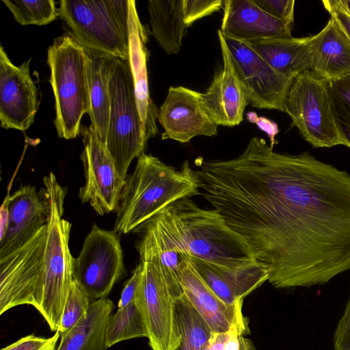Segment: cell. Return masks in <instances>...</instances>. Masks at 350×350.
I'll use <instances>...</instances> for the list:
<instances>
[{
    "mask_svg": "<svg viewBox=\"0 0 350 350\" xmlns=\"http://www.w3.org/2000/svg\"><path fill=\"white\" fill-rule=\"evenodd\" d=\"M204 198L246 241L275 288L309 287L350 269V174L309 152L252 137L228 160L198 159Z\"/></svg>",
    "mask_w": 350,
    "mask_h": 350,
    "instance_id": "cell-1",
    "label": "cell"
},
{
    "mask_svg": "<svg viewBox=\"0 0 350 350\" xmlns=\"http://www.w3.org/2000/svg\"><path fill=\"white\" fill-rule=\"evenodd\" d=\"M199 189L198 175L187 161L177 170L144 152L125 179L113 230L121 234L136 230L172 203L200 194Z\"/></svg>",
    "mask_w": 350,
    "mask_h": 350,
    "instance_id": "cell-2",
    "label": "cell"
},
{
    "mask_svg": "<svg viewBox=\"0 0 350 350\" xmlns=\"http://www.w3.org/2000/svg\"><path fill=\"white\" fill-rule=\"evenodd\" d=\"M161 212L187 256L228 267L257 262L244 239L217 210L201 208L184 198Z\"/></svg>",
    "mask_w": 350,
    "mask_h": 350,
    "instance_id": "cell-3",
    "label": "cell"
},
{
    "mask_svg": "<svg viewBox=\"0 0 350 350\" xmlns=\"http://www.w3.org/2000/svg\"><path fill=\"white\" fill-rule=\"evenodd\" d=\"M40 193L48 206L46 237L43 258L41 291L37 310L53 332L58 330L73 281L74 257L68 241L71 224L62 218L66 189L50 172L43 178Z\"/></svg>",
    "mask_w": 350,
    "mask_h": 350,
    "instance_id": "cell-4",
    "label": "cell"
},
{
    "mask_svg": "<svg viewBox=\"0 0 350 350\" xmlns=\"http://www.w3.org/2000/svg\"><path fill=\"white\" fill-rule=\"evenodd\" d=\"M88 59L85 48L71 35L57 37L48 49L55 106L54 124L60 138L77 137L81 133L83 116L89 114Z\"/></svg>",
    "mask_w": 350,
    "mask_h": 350,
    "instance_id": "cell-5",
    "label": "cell"
},
{
    "mask_svg": "<svg viewBox=\"0 0 350 350\" xmlns=\"http://www.w3.org/2000/svg\"><path fill=\"white\" fill-rule=\"evenodd\" d=\"M130 0H61L59 14L85 49L129 60Z\"/></svg>",
    "mask_w": 350,
    "mask_h": 350,
    "instance_id": "cell-6",
    "label": "cell"
},
{
    "mask_svg": "<svg viewBox=\"0 0 350 350\" xmlns=\"http://www.w3.org/2000/svg\"><path fill=\"white\" fill-rule=\"evenodd\" d=\"M110 112L105 147L124 179L147 146L129 60L115 57L109 80Z\"/></svg>",
    "mask_w": 350,
    "mask_h": 350,
    "instance_id": "cell-7",
    "label": "cell"
},
{
    "mask_svg": "<svg viewBox=\"0 0 350 350\" xmlns=\"http://www.w3.org/2000/svg\"><path fill=\"white\" fill-rule=\"evenodd\" d=\"M284 112L314 148L344 145L331 83L314 71L306 70L293 78L285 97Z\"/></svg>",
    "mask_w": 350,
    "mask_h": 350,
    "instance_id": "cell-8",
    "label": "cell"
},
{
    "mask_svg": "<svg viewBox=\"0 0 350 350\" xmlns=\"http://www.w3.org/2000/svg\"><path fill=\"white\" fill-rule=\"evenodd\" d=\"M119 235L93 224L78 256L73 258V280L91 301L106 298L124 274Z\"/></svg>",
    "mask_w": 350,
    "mask_h": 350,
    "instance_id": "cell-9",
    "label": "cell"
},
{
    "mask_svg": "<svg viewBox=\"0 0 350 350\" xmlns=\"http://www.w3.org/2000/svg\"><path fill=\"white\" fill-rule=\"evenodd\" d=\"M46 224L25 245L0 258V314L40 303Z\"/></svg>",
    "mask_w": 350,
    "mask_h": 350,
    "instance_id": "cell-10",
    "label": "cell"
},
{
    "mask_svg": "<svg viewBox=\"0 0 350 350\" xmlns=\"http://www.w3.org/2000/svg\"><path fill=\"white\" fill-rule=\"evenodd\" d=\"M81 133L83 144L81 159L85 182L79 196L82 202L89 203L96 213L103 215L116 210L125 179L118 173L93 126H81Z\"/></svg>",
    "mask_w": 350,
    "mask_h": 350,
    "instance_id": "cell-11",
    "label": "cell"
},
{
    "mask_svg": "<svg viewBox=\"0 0 350 350\" xmlns=\"http://www.w3.org/2000/svg\"><path fill=\"white\" fill-rule=\"evenodd\" d=\"M142 278L136 301L140 308L152 350H174L180 340L174 318L175 299L152 260L139 262Z\"/></svg>",
    "mask_w": 350,
    "mask_h": 350,
    "instance_id": "cell-12",
    "label": "cell"
},
{
    "mask_svg": "<svg viewBox=\"0 0 350 350\" xmlns=\"http://www.w3.org/2000/svg\"><path fill=\"white\" fill-rule=\"evenodd\" d=\"M223 36L249 104L284 112L285 97L293 78L273 70L244 42Z\"/></svg>",
    "mask_w": 350,
    "mask_h": 350,
    "instance_id": "cell-13",
    "label": "cell"
},
{
    "mask_svg": "<svg viewBox=\"0 0 350 350\" xmlns=\"http://www.w3.org/2000/svg\"><path fill=\"white\" fill-rule=\"evenodd\" d=\"M31 58L14 65L0 47V121L2 128L21 131L34 122L38 90L29 73Z\"/></svg>",
    "mask_w": 350,
    "mask_h": 350,
    "instance_id": "cell-14",
    "label": "cell"
},
{
    "mask_svg": "<svg viewBox=\"0 0 350 350\" xmlns=\"http://www.w3.org/2000/svg\"><path fill=\"white\" fill-rule=\"evenodd\" d=\"M200 94L183 86L169 88L157 113V120L164 129L162 139L187 143L199 135H217V126L203 107Z\"/></svg>",
    "mask_w": 350,
    "mask_h": 350,
    "instance_id": "cell-15",
    "label": "cell"
},
{
    "mask_svg": "<svg viewBox=\"0 0 350 350\" xmlns=\"http://www.w3.org/2000/svg\"><path fill=\"white\" fill-rule=\"evenodd\" d=\"M137 228L142 229V239L136 246L140 261H154L173 297H180L184 295L181 282L182 267L187 255L163 213L159 212Z\"/></svg>",
    "mask_w": 350,
    "mask_h": 350,
    "instance_id": "cell-16",
    "label": "cell"
},
{
    "mask_svg": "<svg viewBox=\"0 0 350 350\" xmlns=\"http://www.w3.org/2000/svg\"><path fill=\"white\" fill-rule=\"evenodd\" d=\"M8 218L0 230V258L22 247L46 224L48 206L34 186H21L5 198Z\"/></svg>",
    "mask_w": 350,
    "mask_h": 350,
    "instance_id": "cell-17",
    "label": "cell"
},
{
    "mask_svg": "<svg viewBox=\"0 0 350 350\" xmlns=\"http://www.w3.org/2000/svg\"><path fill=\"white\" fill-rule=\"evenodd\" d=\"M217 35L223 66L206 92H200V96L203 107L217 126L232 127L242 122L249 103L220 29Z\"/></svg>",
    "mask_w": 350,
    "mask_h": 350,
    "instance_id": "cell-18",
    "label": "cell"
},
{
    "mask_svg": "<svg viewBox=\"0 0 350 350\" xmlns=\"http://www.w3.org/2000/svg\"><path fill=\"white\" fill-rule=\"evenodd\" d=\"M223 8L224 36L242 42L292 38L293 23L271 16L252 0H226Z\"/></svg>",
    "mask_w": 350,
    "mask_h": 350,
    "instance_id": "cell-19",
    "label": "cell"
},
{
    "mask_svg": "<svg viewBox=\"0 0 350 350\" xmlns=\"http://www.w3.org/2000/svg\"><path fill=\"white\" fill-rule=\"evenodd\" d=\"M187 258L206 285L230 306L243 304L245 297L268 281L267 269L258 262L228 267L189 256Z\"/></svg>",
    "mask_w": 350,
    "mask_h": 350,
    "instance_id": "cell-20",
    "label": "cell"
},
{
    "mask_svg": "<svg viewBox=\"0 0 350 350\" xmlns=\"http://www.w3.org/2000/svg\"><path fill=\"white\" fill-rule=\"evenodd\" d=\"M146 29L141 23L135 6V1L130 0L129 12V58L136 100L145 136L148 141L158 133L157 126L159 109L151 99L148 86L147 61L148 53Z\"/></svg>",
    "mask_w": 350,
    "mask_h": 350,
    "instance_id": "cell-21",
    "label": "cell"
},
{
    "mask_svg": "<svg viewBox=\"0 0 350 350\" xmlns=\"http://www.w3.org/2000/svg\"><path fill=\"white\" fill-rule=\"evenodd\" d=\"M181 282L184 294L213 332H227L235 325L248 326L243 304L230 306L218 297L197 273L187 256L182 267Z\"/></svg>",
    "mask_w": 350,
    "mask_h": 350,
    "instance_id": "cell-22",
    "label": "cell"
},
{
    "mask_svg": "<svg viewBox=\"0 0 350 350\" xmlns=\"http://www.w3.org/2000/svg\"><path fill=\"white\" fill-rule=\"evenodd\" d=\"M310 48L311 70L329 81L350 75V39L332 16L311 36Z\"/></svg>",
    "mask_w": 350,
    "mask_h": 350,
    "instance_id": "cell-23",
    "label": "cell"
},
{
    "mask_svg": "<svg viewBox=\"0 0 350 350\" xmlns=\"http://www.w3.org/2000/svg\"><path fill=\"white\" fill-rule=\"evenodd\" d=\"M311 36L243 42L278 72L293 78L311 70ZM242 42V41H241Z\"/></svg>",
    "mask_w": 350,
    "mask_h": 350,
    "instance_id": "cell-24",
    "label": "cell"
},
{
    "mask_svg": "<svg viewBox=\"0 0 350 350\" xmlns=\"http://www.w3.org/2000/svg\"><path fill=\"white\" fill-rule=\"evenodd\" d=\"M85 51L88 58L89 116L91 124L105 146L110 112L109 80L115 57Z\"/></svg>",
    "mask_w": 350,
    "mask_h": 350,
    "instance_id": "cell-25",
    "label": "cell"
},
{
    "mask_svg": "<svg viewBox=\"0 0 350 350\" xmlns=\"http://www.w3.org/2000/svg\"><path fill=\"white\" fill-rule=\"evenodd\" d=\"M113 308L107 297L92 301L86 315L72 329L60 334L55 350H107L105 329Z\"/></svg>",
    "mask_w": 350,
    "mask_h": 350,
    "instance_id": "cell-26",
    "label": "cell"
},
{
    "mask_svg": "<svg viewBox=\"0 0 350 350\" xmlns=\"http://www.w3.org/2000/svg\"><path fill=\"white\" fill-rule=\"evenodd\" d=\"M151 34L167 54L178 53L189 28L185 21L184 0H149Z\"/></svg>",
    "mask_w": 350,
    "mask_h": 350,
    "instance_id": "cell-27",
    "label": "cell"
},
{
    "mask_svg": "<svg viewBox=\"0 0 350 350\" xmlns=\"http://www.w3.org/2000/svg\"><path fill=\"white\" fill-rule=\"evenodd\" d=\"M174 318L180 337L174 350H206L213 332L185 294L175 299Z\"/></svg>",
    "mask_w": 350,
    "mask_h": 350,
    "instance_id": "cell-28",
    "label": "cell"
},
{
    "mask_svg": "<svg viewBox=\"0 0 350 350\" xmlns=\"http://www.w3.org/2000/svg\"><path fill=\"white\" fill-rule=\"evenodd\" d=\"M141 337H148V332L135 299L130 304L119 308L109 317L105 329L106 343L109 348L119 342Z\"/></svg>",
    "mask_w": 350,
    "mask_h": 350,
    "instance_id": "cell-29",
    "label": "cell"
},
{
    "mask_svg": "<svg viewBox=\"0 0 350 350\" xmlns=\"http://www.w3.org/2000/svg\"><path fill=\"white\" fill-rule=\"evenodd\" d=\"M14 20L22 25H45L59 16L53 0H2Z\"/></svg>",
    "mask_w": 350,
    "mask_h": 350,
    "instance_id": "cell-30",
    "label": "cell"
},
{
    "mask_svg": "<svg viewBox=\"0 0 350 350\" xmlns=\"http://www.w3.org/2000/svg\"><path fill=\"white\" fill-rule=\"evenodd\" d=\"M91 302L85 292L73 280L57 331L61 334L75 327L86 315Z\"/></svg>",
    "mask_w": 350,
    "mask_h": 350,
    "instance_id": "cell-31",
    "label": "cell"
},
{
    "mask_svg": "<svg viewBox=\"0 0 350 350\" xmlns=\"http://www.w3.org/2000/svg\"><path fill=\"white\" fill-rule=\"evenodd\" d=\"M248 326L235 325L224 333L213 332L206 350H256L251 340L245 337Z\"/></svg>",
    "mask_w": 350,
    "mask_h": 350,
    "instance_id": "cell-32",
    "label": "cell"
},
{
    "mask_svg": "<svg viewBox=\"0 0 350 350\" xmlns=\"http://www.w3.org/2000/svg\"><path fill=\"white\" fill-rule=\"evenodd\" d=\"M221 0H184L185 21L188 27L196 21L219 11Z\"/></svg>",
    "mask_w": 350,
    "mask_h": 350,
    "instance_id": "cell-33",
    "label": "cell"
},
{
    "mask_svg": "<svg viewBox=\"0 0 350 350\" xmlns=\"http://www.w3.org/2000/svg\"><path fill=\"white\" fill-rule=\"evenodd\" d=\"M271 16L291 23L294 21V0H252Z\"/></svg>",
    "mask_w": 350,
    "mask_h": 350,
    "instance_id": "cell-34",
    "label": "cell"
},
{
    "mask_svg": "<svg viewBox=\"0 0 350 350\" xmlns=\"http://www.w3.org/2000/svg\"><path fill=\"white\" fill-rule=\"evenodd\" d=\"M334 340V350H350V299L336 327Z\"/></svg>",
    "mask_w": 350,
    "mask_h": 350,
    "instance_id": "cell-35",
    "label": "cell"
},
{
    "mask_svg": "<svg viewBox=\"0 0 350 350\" xmlns=\"http://www.w3.org/2000/svg\"><path fill=\"white\" fill-rule=\"evenodd\" d=\"M142 266L139 262L133 270L131 277L125 283L118 307L122 308L135 301L140 284Z\"/></svg>",
    "mask_w": 350,
    "mask_h": 350,
    "instance_id": "cell-36",
    "label": "cell"
},
{
    "mask_svg": "<svg viewBox=\"0 0 350 350\" xmlns=\"http://www.w3.org/2000/svg\"><path fill=\"white\" fill-rule=\"evenodd\" d=\"M332 96L340 135L344 145L350 148V108L338 98L333 91Z\"/></svg>",
    "mask_w": 350,
    "mask_h": 350,
    "instance_id": "cell-37",
    "label": "cell"
},
{
    "mask_svg": "<svg viewBox=\"0 0 350 350\" xmlns=\"http://www.w3.org/2000/svg\"><path fill=\"white\" fill-rule=\"evenodd\" d=\"M50 341V338H45L31 334L20 338L15 342L1 350H40Z\"/></svg>",
    "mask_w": 350,
    "mask_h": 350,
    "instance_id": "cell-38",
    "label": "cell"
},
{
    "mask_svg": "<svg viewBox=\"0 0 350 350\" xmlns=\"http://www.w3.org/2000/svg\"><path fill=\"white\" fill-rule=\"evenodd\" d=\"M246 117L249 122L255 123L260 130L267 134L271 142L270 147L273 148L275 143V137L279 131L278 125L267 118L259 117L255 112L247 113Z\"/></svg>",
    "mask_w": 350,
    "mask_h": 350,
    "instance_id": "cell-39",
    "label": "cell"
},
{
    "mask_svg": "<svg viewBox=\"0 0 350 350\" xmlns=\"http://www.w3.org/2000/svg\"><path fill=\"white\" fill-rule=\"evenodd\" d=\"M323 4L345 34L350 39V16L334 5L331 0L323 1Z\"/></svg>",
    "mask_w": 350,
    "mask_h": 350,
    "instance_id": "cell-40",
    "label": "cell"
},
{
    "mask_svg": "<svg viewBox=\"0 0 350 350\" xmlns=\"http://www.w3.org/2000/svg\"><path fill=\"white\" fill-rule=\"evenodd\" d=\"M330 83L334 95L350 108V75Z\"/></svg>",
    "mask_w": 350,
    "mask_h": 350,
    "instance_id": "cell-41",
    "label": "cell"
},
{
    "mask_svg": "<svg viewBox=\"0 0 350 350\" xmlns=\"http://www.w3.org/2000/svg\"><path fill=\"white\" fill-rule=\"evenodd\" d=\"M332 3L350 16V0H331Z\"/></svg>",
    "mask_w": 350,
    "mask_h": 350,
    "instance_id": "cell-42",
    "label": "cell"
},
{
    "mask_svg": "<svg viewBox=\"0 0 350 350\" xmlns=\"http://www.w3.org/2000/svg\"><path fill=\"white\" fill-rule=\"evenodd\" d=\"M60 337V332L56 331L55 333L50 337L49 343L40 350H55L57 342Z\"/></svg>",
    "mask_w": 350,
    "mask_h": 350,
    "instance_id": "cell-43",
    "label": "cell"
}]
</instances>
